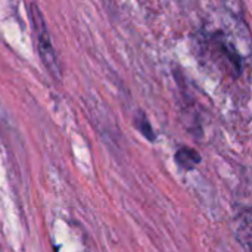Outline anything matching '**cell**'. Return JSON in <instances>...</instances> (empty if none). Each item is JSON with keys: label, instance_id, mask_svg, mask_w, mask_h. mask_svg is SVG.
I'll return each instance as SVG.
<instances>
[{"label": "cell", "instance_id": "4", "mask_svg": "<svg viewBox=\"0 0 252 252\" xmlns=\"http://www.w3.org/2000/svg\"><path fill=\"white\" fill-rule=\"evenodd\" d=\"M227 10L238 19H244V4L242 0H224Z\"/></svg>", "mask_w": 252, "mask_h": 252}, {"label": "cell", "instance_id": "1", "mask_svg": "<svg viewBox=\"0 0 252 252\" xmlns=\"http://www.w3.org/2000/svg\"><path fill=\"white\" fill-rule=\"evenodd\" d=\"M30 19L32 24V30L37 38V46H38V55L43 62V65L47 68V71L55 75L56 78H61V66L50 40V34L46 25V21L43 18L41 10L37 7L35 3L30 4Z\"/></svg>", "mask_w": 252, "mask_h": 252}, {"label": "cell", "instance_id": "2", "mask_svg": "<svg viewBox=\"0 0 252 252\" xmlns=\"http://www.w3.org/2000/svg\"><path fill=\"white\" fill-rule=\"evenodd\" d=\"M174 161H176V164H177L182 170L190 171V170H193L198 164H201L202 158H201L199 152L195 151L193 148L183 146V148H180V149L176 152Z\"/></svg>", "mask_w": 252, "mask_h": 252}, {"label": "cell", "instance_id": "3", "mask_svg": "<svg viewBox=\"0 0 252 252\" xmlns=\"http://www.w3.org/2000/svg\"><path fill=\"white\" fill-rule=\"evenodd\" d=\"M133 124L134 127L142 133L143 137H146L149 142H155L157 136H155V131L148 120V117L142 112V111H137V114L134 115V120H133Z\"/></svg>", "mask_w": 252, "mask_h": 252}]
</instances>
